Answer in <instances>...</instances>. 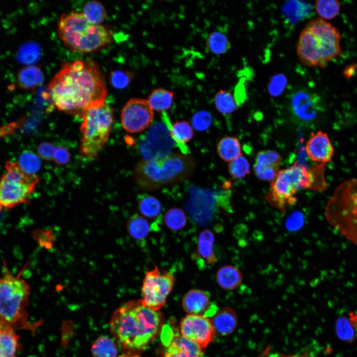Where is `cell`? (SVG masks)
Here are the masks:
<instances>
[{"instance_id": "34", "label": "cell", "mask_w": 357, "mask_h": 357, "mask_svg": "<svg viewBox=\"0 0 357 357\" xmlns=\"http://www.w3.org/2000/svg\"><path fill=\"white\" fill-rule=\"evenodd\" d=\"M206 46L212 53L221 55L230 49L231 44L225 34L221 32L214 31L207 37Z\"/></svg>"}, {"instance_id": "5", "label": "cell", "mask_w": 357, "mask_h": 357, "mask_svg": "<svg viewBox=\"0 0 357 357\" xmlns=\"http://www.w3.org/2000/svg\"><path fill=\"white\" fill-rule=\"evenodd\" d=\"M58 25L60 39L74 52H93L107 45L112 39L107 28L90 23L82 13L75 11L63 14Z\"/></svg>"}, {"instance_id": "28", "label": "cell", "mask_w": 357, "mask_h": 357, "mask_svg": "<svg viewBox=\"0 0 357 357\" xmlns=\"http://www.w3.org/2000/svg\"><path fill=\"white\" fill-rule=\"evenodd\" d=\"M217 151L219 156L226 162H231L241 155V148L238 139L234 136H226L218 142Z\"/></svg>"}, {"instance_id": "44", "label": "cell", "mask_w": 357, "mask_h": 357, "mask_svg": "<svg viewBox=\"0 0 357 357\" xmlns=\"http://www.w3.org/2000/svg\"><path fill=\"white\" fill-rule=\"evenodd\" d=\"M25 118L18 119L0 126V138L10 135L23 125Z\"/></svg>"}, {"instance_id": "48", "label": "cell", "mask_w": 357, "mask_h": 357, "mask_svg": "<svg viewBox=\"0 0 357 357\" xmlns=\"http://www.w3.org/2000/svg\"><path fill=\"white\" fill-rule=\"evenodd\" d=\"M349 323L354 330L357 339V314L353 312L349 314Z\"/></svg>"}, {"instance_id": "20", "label": "cell", "mask_w": 357, "mask_h": 357, "mask_svg": "<svg viewBox=\"0 0 357 357\" xmlns=\"http://www.w3.org/2000/svg\"><path fill=\"white\" fill-rule=\"evenodd\" d=\"M313 6L300 0H288L281 7L282 15L286 22L294 24L311 17Z\"/></svg>"}, {"instance_id": "27", "label": "cell", "mask_w": 357, "mask_h": 357, "mask_svg": "<svg viewBox=\"0 0 357 357\" xmlns=\"http://www.w3.org/2000/svg\"><path fill=\"white\" fill-rule=\"evenodd\" d=\"M334 196L350 205L351 212L357 218V179H351L343 182L337 188Z\"/></svg>"}, {"instance_id": "10", "label": "cell", "mask_w": 357, "mask_h": 357, "mask_svg": "<svg viewBox=\"0 0 357 357\" xmlns=\"http://www.w3.org/2000/svg\"><path fill=\"white\" fill-rule=\"evenodd\" d=\"M176 281L174 273L157 266L146 272L141 286L140 299L142 303L153 310L159 311L165 305Z\"/></svg>"}, {"instance_id": "38", "label": "cell", "mask_w": 357, "mask_h": 357, "mask_svg": "<svg viewBox=\"0 0 357 357\" xmlns=\"http://www.w3.org/2000/svg\"><path fill=\"white\" fill-rule=\"evenodd\" d=\"M19 164L27 174H36L41 167V160L38 156L32 152L25 151L19 157Z\"/></svg>"}, {"instance_id": "43", "label": "cell", "mask_w": 357, "mask_h": 357, "mask_svg": "<svg viewBox=\"0 0 357 357\" xmlns=\"http://www.w3.org/2000/svg\"><path fill=\"white\" fill-rule=\"evenodd\" d=\"M56 147L48 142L41 143L37 149V152L40 158L45 160L54 159Z\"/></svg>"}, {"instance_id": "8", "label": "cell", "mask_w": 357, "mask_h": 357, "mask_svg": "<svg viewBox=\"0 0 357 357\" xmlns=\"http://www.w3.org/2000/svg\"><path fill=\"white\" fill-rule=\"evenodd\" d=\"M5 173L0 177V212L29 202L39 178L26 173L18 161H7Z\"/></svg>"}, {"instance_id": "51", "label": "cell", "mask_w": 357, "mask_h": 357, "mask_svg": "<svg viewBox=\"0 0 357 357\" xmlns=\"http://www.w3.org/2000/svg\"><path fill=\"white\" fill-rule=\"evenodd\" d=\"M271 346H268L257 357H270Z\"/></svg>"}, {"instance_id": "42", "label": "cell", "mask_w": 357, "mask_h": 357, "mask_svg": "<svg viewBox=\"0 0 357 357\" xmlns=\"http://www.w3.org/2000/svg\"><path fill=\"white\" fill-rule=\"evenodd\" d=\"M133 77V74L129 71L117 70L111 72L110 80L114 87L123 89L130 84Z\"/></svg>"}, {"instance_id": "32", "label": "cell", "mask_w": 357, "mask_h": 357, "mask_svg": "<svg viewBox=\"0 0 357 357\" xmlns=\"http://www.w3.org/2000/svg\"><path fill=\"white\" fill-rule=\"evenodd\" d=\"M94 357H116L118 350L115 342L107 336L97 338L92 347Z\"/></svg>"}, {"instance_id": "3", "label": "cell", "mask_w": 357, "mask_h": 357, "mask_svg": "<svg viewBox=\"0 0 357 357\" xmlns=\"http://www.w3.org/2000/svg\"><path fill=\"white\" fill-rule=\"evenodd\" d=\"M338 30L321 18L309 21L302 30L297 46L298 56L307 66L325 67L341 53Z\"/></svg>"}, {"instance_id": "1", "label": "cell", "mask_w": 357, "mask_h": 357, "mask_svg": "<svg viewBox=\"0 0 357 357\" xmlns=\"http://www.w3.org/2000/svg\"><path fill=\"white\" fill-rule=\"evenodd\" d=\"M49 89L59 110L80 117L89 108L104 103L107 95L104 76L91 60L64 63Z\"/></svg>"}, {"instance_id": "22", "label": "cell", "mask_w": 357, "mask_h": 357, "mask_svg": "<svg viewBox=\"0 0 357 357\" xmlns=\"http://www.w3.org/2000/svg\"><path fill=\"white\" fill-rule=\"evenodd\" d=\"M216 332L222 336L233 332L237 326V316L235 311L225 307L214 314L211 320Z\"/></svg>"}, {"instance_id": "13", "label": "cell", "mask_w": 357, "mask_h": 357, "mask_svg": "<svg viewBox=\"0 0 357 357\" xmlns=\"http://www.w3.org/2000/svg\"><path fill=\"white\" fill-rule=\"evenodd\" d=\"M289 107L294 119L303 123L313 121L323 111L320 97L305 89L297 90L291 94Z\"/></svg>"}, {"instance_id": "30", "label": "cell", "mask_w": 357, "mask_h": 357, "mask_svg": "<svg viewBox=\"0 0 357 357\" xmlns=\"http://www.w3.org/2000/svg\"><path fill=\"white\" fill-rule=\"evenodd\" d=\"M137 203L139 211L146 219H155L161 215L162 205L155 197L148 194L138 195Z\"/></svg>"}, {"instance_id": "24", "label": "cell", "mask_w": 357, "mask_h": 357, "mask_svg": "<svg viewBox=\"0 0 357 357\" xmlns=\"http://www.w3.org/2000/svg\"><path fill=\"white\" fill-rule=\"evenodd\" d=\"M240 271L233 265H225L216 273V281L219 286L225 290H233L238 288L242 282Z\"/></svg>"}, {"instance_id": "33", "label": "cell", "mask_w": 357, "mask_h": 357, "mask_svg": "<svg viewBox=\"0 0 357 357\" xmlns=\"http://www.w3.org/2000/svg\"><path fill=\"white\" fill-rule=\"evenodd\" d=\"M82 13L88 22L96 25L103 22L107 15L104 6L96 0L87 2L83 7Z\"/></svg>"}, {"instance_id": "14", "label": "cell", "mask_w": 357, "mask_h": 357, "mask_svg": "<svg viewBox=\"0 0 357 357\" xmlns=\"http://www.w3.org/2000/svg\"><path fill=\"white\" fill-rule=\"evenodd\" d=\"M181 335L205 348L213 340L215 331L211 320L206 316L188 314L181 321Z\"/></svg>"}, {"instance_id": "7", "label": "cell", "mask_w": 357, "mask_h": 357, "mask_svg": "<svg viewBox=\"0 0 357 357\" xmlns=\"http://www.w3.org/2000/svg\"><path fill=\"white\" fill-rule=\"evenodd\" d=\"M29 295L26 282L5 269L0 278V319L5 325L13 328L24 325Z\"/></svg>"}, {"instance_id": "23", "label": "cell", "mask_w": 357, "mask_h": 357, "mask_svg": "<svg viewBox=\"0 0 357 357\" xmlns=\"http://www.w3.org/2000/svg\"><path fill=\"white\" fill-rule=\"evenodd\" d=\"M19 337L14 328L5 325L0 330V357H16Z\"/></svg>"}, {"instance_id": "52", "label": "cell", "mask_w": 357, "mask_h": 357, "mask_svg": "<svg viewBox=\"0 0 357 357\" xmlns=\"http://www.w3.org/2000/svg\"><path fill=\"white\" fill-rule=\"evenodd\" d=\"M5 325L0 319V330L4 327Z\"/></svg>"}, {"instance_id": "45", "label": "cell", "mask_w": 357, "mask_h": 357, "mask_svg": "<svg viewBox=\"0 0 357 357\" xmlns=\"http://www.w3.org/2000/svg\"><path fill=\"white\" fill-rule=\"evenodd\" d=\"M70 160L69 151L62 146L56 147L53 160L59 165H64Z\"/></svg>"}, {"instance_id": "47", "label": "cell", "mask_w": 357, "mask_h": 357, "mask_svg": "<svg viewBox=\"0 0 357 357\" xmlns=\"http://www.w3.org/2000/svg\"><path fill=\"white\" fill-rule=\"evenodd\" d=\"M287 221V226L290 230L298 229L302 223V216L300 213L297 212L293 214Z\"/></svg>"}, {"instance_id": "2", "label": "cell", "mask_w": 357, "mask_h": 357, "mask_svg": "<svg viewBox=\"0 0 357 357\" xmlns=\"http://www.w3.org/2000/svg\"><path fill=\"white\" fill-rule=\"evenodd\" d=\"M164 319L159 311L145 305L141 299L128 301L118 308L110 321L117 343L130 353L146 349L159 335Z\"/></svg>"}, {"instance_id": "4", "label": "cell", "mask_w": 357, "mask_h": 357, "mask_svg": "<svg viewBox=\"0 0 357 357\" xmlns=\"http://www.w3.org/2000/svg\"><path fill=\"white\" fill-rule=\"evenodd\" d=\"M195 167L191 156L174 153L158 160L140 161L135 167L134 177L140 188L151 190L183 181Z\"/></svg>"}, {"instance_id": "6", "label": "cell", "mask_w": 357, "mask_h": 357, "mask_svg": "<svg viewBox=\"0 0 357 357\" xmlns=\"http://www.w3.org/2000/svg\"><path fill=\"white\" fill-rule=\"evenodd\" d=\"M113 110L105 102L86 110L81 118L80 153L83 157H96L103 149L113 121Z\"/></svg>"}, {"instance_id": "31", "label": "cell", "mask_w": 357, "mask_h": 357, "mask_svg": "<svg viewBox=\"0 0 357 357\" xmlns=\"http://www.w3.org/2000/svg\"><path fill=\"white\" fill-rule=\"evenodd\" d=\"M214 101L217 110L224 115L231 114L238 107L234 96L229 91L223 89H221L215 94Z\"/></svg>"}, {"instance_id": "12", "label": "cell", "mask_w": 357, "mask_h": 357, "mask_svg": "<svg viewBox=\"0 0 357 357\" xmlns=\"http://www.w3.org/2000/svg\"><path fill=\"white\" fill-rule=\"evenodd\" d=\"M153 110L147 100L131 99L123 107L121 112L122 127L130 133H138L145 130L152 123Z\"/></svg>"}, {"instance_id": "11", "label": "cell", "mask_w": 357, "mask_h": 357, "mask_svg": "<svg viewBox=\"0 0 357 357\" xmlns=\"http://www.w3.org/2000/svg\"><path fill=\"white\" fill-rule=\"evenodd\" d=\"M175 145L166 124L156 122L142 136L139 150L143 160H158L171 154Z\"/></svg>"}, {"instance_id": "35", "label": "cell", "mask_w": 357, "mask_h": 357, "mask_svg": "<svg viewBox=\"0 0 357 357\" xmlns=\"http://www.w3.org/2000/svg\"><path fill=\"white\" fill-rule=\"evenodd\" d=\"M164 221L171 230L178 231L182 229L186 224V217L184 212L178 208H172L165 214Z\"/></svg>"}, {"instance_id": "50", "label": "cell", "mask_w": 357, "mask_h": 357, "mask_svg": "<svg viewBox=\"0 0 357 357\" xmlns=\"http://www.w3.org/2000/svg\"><path fill=\"white\" fill-rule=\"evenodd\" d=\"M270 357H312L307 353L303 354H295V355H284L281 354H276L270 355Z\"/></svg>"}, {"instance_id": "49", "label": "cell", "mask_w": 357, "mask_h": 357, "mask_svg": "<svg viewBox=\"0 0 357 357\" xmlns=\"http://www.w3.org/2000/svg\"><path fill=\"white\" fill-rule=\"evenodd\" d=\"M356 65L352 64L346 67L344 71V75L347 78L351 77L356 72Z\"/></svg>"}, {"instance_id": "15", "label": "cell", "mask_w": 357, "mask_h": 357, "mask_svg": "<svg viewBox=\"0 0 357 357\" xmlns=\"http://www.w3.org/2000/svg\"><path fill=\"white\" fill-rule=\"evenodd\" d=\"M305 151L310 160L315 162L325 164L331 161L334 149L328 135L319 131L312 133L307 141Z\"/></svg>"}, {"instance_id": "46", "label": "cell", "mask_w": 357, "mask_h": 357, "mask_svg": "<svg viewBox=\"0 0 357 357\" xmlns=\"http://www.w3.org/2000/svg\"><path fill=\"white\" fill-rule=\"evenodd\" d=\"M24 60L27 62H33L38 59L40 55V49L35 44H30L27 46L25 51Z\"/></svg>"}, {"instance_id": "17", "label": "cell", "mask_w": 357, "mask_h": 357, "mask_svg": "<svg viewBox=\"0 0 357 357\" xmlns=\"http://www.w3.org/2000/svg\"><path fill=\"white\" fill-rule=\"evenodd\" d=\"M201 349L196 343L181 335L172 339L161 357H200Z\"/></svg>"}, {"instance_id": "40", "label": "cell", "mask_w": 357, "mask_h": 357, "mask_svg": "<svg viewBox=\"0 0 357 357\" xmlns=\"http://www.w3.org/2000/svg\"><path fill=\"white\" fill-rule=\"evenodd\" d=\"M287 84L286 76L282 73H277L271 77L267 86L268 91L271 96L278 97L283 93Z\"/></svg>"}, {"instance_id": "41", "label": "cell", "mask_w": 357, "mask_h": 357, "mask_svg": "<svg viewBox=\"0 0 357 357\" xmlns=\"http://www.w3.org/2000/svg\"><path fill=\"white\" fill-rule=\"evenodd\" d=\"M212 121V116L208 112L200 111L192 118L191 126L197 131H203L210 127Z\"/></svg>"}, {"instance_id": "19", "label": "cell", "mask_w": 357, "mask_h": 357, "mask_svg": "<svg viewBox=\"0 0 357 357\" xmlns=\"http://www.w3.org/2000/svg\"><path fill=\"white\" fill-rule=\"evenodd\" d=\"M182 305L189 314L205 316L210 306L209 295L204 291L192 289L183 296Z\"/></svg>"}, {"instance_id": "39", "label": "cell", "mask_w": 357, "mask_h": 357, "mask_svg": "<svg viewBox=\"0 0 357 357\" xmlns=\"http://www.w3.org/2000/svg\"><path fill=\"white\" fill-rule=\"evenodd\" d=\"M230 174L235 178H242L250 173V166L247 160L242 155L228 165Z\"/></svg>"}, {"instance_id": "21", "label": "cell", "mask_w": 357, "mask_h": 357, "mask_svg": "<svg viewBox=\"0 0 357 357\" xmlns=\"http://www.w3.org/2000/svg\"><path fill=\"white\" fill-rule=\"evenodd\" d=\"M44 81V74L37 66L28 65L18 71L16 84L21 89L33 91L39 87Z\"/></svg>"}, {"instance_id": "37", "label": "cell", "mask_w": 357, "mask_h": 357, "mask_svg": "<svg viewBox=\"0 0 357 357\" xmlns=\"http://www.w3.org/2000/svg\"><path fill=\"white\" fill-rule=\"evenodd\" d=\"M324 164L318 163L309 169L310 182L308 188L321 191L326 187L324 178Z\"/></svg>"}, {"instance_id": "26", "label": "cell", "mask_w": 357, "mask_h": 357, "mask_svg": "<svg viewBox=\"0 0 357 357\" xmlns=\"http://www.w3.org/2000/svg\"><path fill=\"white\" fill-rule=\"evenodd\" d=\"M126 227L130 237L140 243L144 241L151 230V226L147 219L137 214L129 219Z\"/></svg>"}, {"instance_id": "25", "label": "cell", "mask_w": 357, "mask_h": 357, "mask_svg": "<svg viewBox=\"0 0 357 357\" xmlns=\"http://www.w3.org/2000/svg\"><path fill=\"white\" fill-rule=\"evenodd\" d=\"M214 236L208 230L202 231L199 235L197 245V254L207 264L214 265L216 257L214 250Z\"/></svg>"}, {"instance_id": "9", "label": "cell", "mask_w": 357, "mask_h": 357, "mask_svg": "<svg viewBox=\"0 0 357 357\" xmlns=\"http://www.w3.org/2000/svg\"><path fill=\"white\" fill-rule=\"evenodd\" d=\"M308 180L306 169L297 164L278 171L275 178L271 183V188L265 199L271 205L282 212H285L288 205H294L298 190L305 188Z\"/></svg>"}, {"instance_id": "18", "label": "cell", "mask_w": 357, "mask_h": 357, "mask_svg": "<svg viewBox=\"0 0 357 357\" xmlns=\"http://www.w3.org/2000/svg\"><path fill=\"white\" fill-rule=\"evenodd\" d=\"M162 119L167 126L176 146L179 148L182 154L189 155V150L186 143L193 137V131L192 126L184 120L177 121L172 124L169 117L164 112H163Z\"/></svg>"}, {"instance_id": "29", "label": "cell", "mask_w": 357, "mask_h": 357, "mask_svg": "<svg viewBox=\"0 0 357 357\" xmlns=\"http://www.w3.org/2000/svg\"><path fill=\"white\" fill-rule=\"evenodd\" d=\"M174 93L168 89L159 88L153 90L147 100L153 111L164 112L171 108Z\"/></svg>"}, {"instance_id": "36", "label": "cell", "mask_w": 357, "mask_h": 357, "mask_svg": "<svg viewBox=\"0 0 357 357\" xmlns=\"http://www.w3.org/2000/svg\"><path fill=\"white\" fill-rule=\"evenodd\" d=\"M314 7L317 14L322 18L331 19L339 12L340 4L337 0H321L316 1Z\"/></svg>"}, {"instance_id": "16", "label": "cell", "mask_w": 357, "mask_h": 357, "mask_svg": "<svg viewBox=\"0 0 357 357\" xmlns=\"http://www.w3.org/2000/svg\"><path fill=\"white\" fill-rule=\"evenodd\" d=\"M282 160V157L276 151H260L253 166L255 175L259 179L272 182L276 177Z\"/></svg>"}]
</instances>
